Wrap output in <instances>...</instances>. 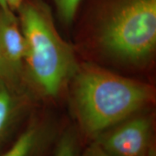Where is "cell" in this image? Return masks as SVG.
<instances>
[{
	"label": "cell",
	"mask_w": 156,
	"mask_h": 156,
	"mask_svg": "<svg viewBox=\"0 0 156 156\" xmlns=\"http://www.w3.org/2000/svg\"><path fill=\"white\" fill-rule=\"evenodd\" d=\"M77 15L84 44L98 60L129 69L153 62L156 0H82Z\"/></svg>",
	"instance_id": "cell-1"
},
{
	"label": "cell",
	"mask_w": 156,
	"mask_h": 156,
	"mask_svg": "<svg viewBox=\"0 0 156 156\" xmlns=\"http://www.w3.org/2000/svg\"><path fill=\"white\" fill-rule=\"evenodd\" d=\"M69 84L73 115L80 130L92 139L144 111L154 100L150 84L123 76L93 62L79 63Z\"/></svg>",
	"instance_id": "cell-2"
},
{
	"label": "cell",
	"mask_w": 156,
	"mask_h": 156,
	"mask_svg": "<svg viewBox=\"0 0 156 156\" xmlns=\"http://www.w3.org/2000/svg\"><path fill=\"white\" fill-rule=\"evenodd\" d=\"M16 14L24 39L28 78L41 95L56 97L79 67L76 51L57 31L45 0H23Z\"/></svg>",
	"instance_id": "cell-3"
},
{
	"label": "cell",
	"mask_w": 156,
	"mask_h": 156,
	"mask_svg": "<svg viewBox=\"0 0 156 156\" xmlns=\"http://www.w3.org/2000/svg\"><path fill=\"white\" fill-rule=\"evenodd\" d=\"M93 140L111 156H154L153 117L139 112Z\"/></svg>",
	"instance_id": "cell-4"
},
{
	"label": "cell",
	"mask_w": 156,
	"mask_h": 156,
	"mask_svg": "<svg viewBox=\"0 0 156 156\" xmlns=\"http://www.w3.org/2000/svg\"><path fill=\"white\" fill-rule=\"evenodd\" d=\"M0 52L13 83L20 89L23 75L24 39L16 13L0 6Z\"/></svg>",
	"instance_id": "cell-5"
},
{
	"label": "cell",
	"mask_w": 156,
	"mask_h": 156,
	"mask_svg": "<svg viewBox=\"0 0 156 156\" xmlns=\"http://www.w3.org/2000/svg\"><path fill=\"white\" fill-rule=\"evenodd\" d=\"M51 134L49 122L33 119L2 156H41Z\"/></svg>",
	"instance_id": "cell-6"
},
{
	"label": "cell",
	"mask_w": 156,
	"mask_h": 156,
	"mask_svg": "<svg viewBox=\"0 0 156 156\" xmlns=\"http://www.w3.org/2000/svg\"><path fill=\"white\" fill-rule=\"evenodd\" d=\"M21 91L0 80V141L21 120L23 103L18 94Z\"/></svg>",
	"instance_id": "cell-7"
},
{
	"label": "cell",
	"mask_w": 156,
	"mask_h": 156,
	"mask_svg": "<svg viewBox=\"0 0 156 156\" xmlns=\"http://www.w3.org/2000/svg\"><path fill=\"white\" fill-rule=\"evenodd\" d=\"M55 9L59 21L66 26L75 22L82 0H49Z\"/></svg>",
	"instance_id": "cell-8"
},
{
	"label": "cell",
	"mask_w": 156,
	"mask_h": 156,
	"mask_svg": "<svg viewBox=\"0 0 156 156\" xmlns=\"http://www.w3.org/2000/svg\"><path fill=\"white\" fill-rule=\"evenodd\" d=\"M54 156H81L77 132L75 128H69L62 134Z\"/></svg>",
	"instance_id": "cell-9"
},
{
	"label": "cell",
	"mask_w": 156,
	"mask_h": 156,
	"mask_svg": "<svg viewBox=\"0 0 156 156\" xmlns=\"http://www.w3.org/2000/svg\"><path fill=\"white\" fill-rule=\"evenodd\" d=\"M82 156H111L103 150L95 141H92L91 144L85 149Z\"/></svg>",
	"instance_id": "cell-10"
},
{
	"label": "cell",
	"mask_w": 156,
	"mask_h": 156,
	"mask_svg": "<svg viewBox=\"0 0 156 156\" xmlns=\"http://www.w3.org/2000/svg\"><path fill=\"white\" fill-rule=\"evenodd\" d=\"M0 80L5 81L6 83H8L10 85H11L12 87L18 89V88H17L16 85L13 83L11 73L9 71L8 68L6 66L5 62L4 61V59H3V56L1 55V52H0Z\"/></svg>",
	"instance_id": "cell-11"
},
{
	"label": "cell",
	"mask_w": 156,
	"mask_h": 156,
	"mask_svg": "<svg viewBox=\"0 0 156 156\" xmlns=\"http://www.w3.org/2000/svg\"><path fill=\"white\" fill-rule=\"evenodd\" d=\"M7 8L14 13H17L19 6L21 5L23 0H4Z\"/></svg>",
	"instance_id": "cell-12"
},
{
	"label": "cell",
	"mask_w": 156,
	"mask_h": 156,
	"mask_svg": "<svg viewBox=\"0 0 156 156\" xmlns=\"http://www.w3.org/2000/svg\"><path fill=\"white\" fill-rule=\"evenodd\" d=\"M0 6L1 7H3V8H5L6 10H9L8 8H7V6H6L5 3V1L4 0H0Z\"/></svg>",
	"instance_id": "cell-13"
}]
</instances>
